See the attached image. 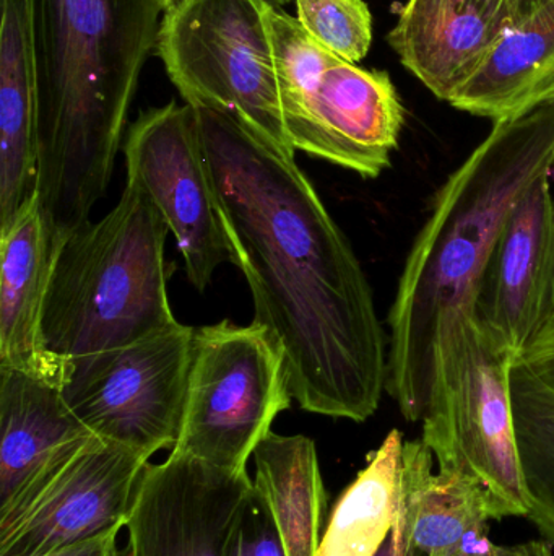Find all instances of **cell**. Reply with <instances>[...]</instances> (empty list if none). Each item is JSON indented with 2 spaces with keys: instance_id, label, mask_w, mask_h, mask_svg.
<instances>
[{
  "instance_id": "1",
  "label": "cell",
  "mask_w": 554,
  "mask_h": 556,
  "mask_svg": "<svg viewBox=\"0 0 554 556\" xmlns=\"http://www.w3.org/2000/svg\"><path fill=\"white\" fill-rule=\"evenodd\" d=\"M234 266L254 323L279 340L302 410L373 417L387 391L386 332L350 241L293 153L227 111L192 104Z\"/></svg>"
},
{
  "instance_id": "2",
  "label": "cell",
  "mask_w": 554,
  "mask_h": 556,
  "mask_svg": "<svg viewBox=\"0 0 554 556\" xmlns=\"http://www.w3.org/2000/svg\"><path fill=\"white\" fill-rule=\"evenodd\" d=\"M38 108L36 199L52 250L106 194L165 0H23Z\"/></svg>"
},
{
  "instance_id": "3",
  "label": "cell",
  "mask_w": 554,
  "mask_h": 556,
  "mask_svg": "<svg viewBox=\"0 0 554 556\" xmlns=\"http://www.w3.org/2000/svg\"><path fill=\"white\" fill-rule=\"evenodd\" d=\"M553 169L549 103L494 123L436 194L387 317V392L407 420L425 418L436 369L475 317L478 285L511 208Z\"/></svg>"
},
{
  "instance_id": "4",
  "label": "cell",
  "mask_w": 554,
  "mask_h": 556,
  "mask_svg": "<svg viewBox=\"0 0 554 556\" xmlns=\"http://www.w3.org/2000/svg\"><path fill=\"white\" fill-rule=\"evenodd\" d=\"M169 227L127 179L116 207L55 247L42 311V339L62 359L130 345L176 326L165 263Z\"/></svg>"
},
{
  "instance_id": "5",
  "label": "cell",
  "mask_w": 554,
  "mask_h": 556,
  "mask_svg": "<svg viewBox=\"0 0 554 556\" xmlns=\"http://www.w3.org/2000/svg\"><path fill=\"white\" fill-rule=\"evenodd\" d=\"M266 16L292 149L379 178L405 124L389 74L338 58L282 9L267 5Z\"/></svg>"
},
{
  "instance_id": "6",
  "label": "cell",
  "mask_w": 554,
  "mask_h": 556,
  "mask_svg": "<svg viewBox=\"0 0 554 556\" xmlns=\"http://www.w3.org/2000/svg\"><path fill=\"white\" fill-rule=\"evenodd\" d=\"M517 355L500 337L467 320L436 371L422 441L438 470L464 473L490 498L494 521L532 518L517 447L511 379Z\"/></svg>"
},
{
  "instance_id": "7",
  "label": "cell",
  "mask_w": 554,
  "mask_h": 556,
  "mask_svg": "<svg viewBox=\"0 0 554 556\" xmlns=\"http://www.w3.org/2000/svg\"><path fill=\"white\" fill-rule=\"evenodd\" d=\"M263 0H184L163 15L156 52L185 103L227 111L273 146L286 137Z\"/></svg>"
},
{
  "instance_id": "8",
  "label": "cell",
  "mask_w": 554,
  "mask_h": 556,
  "mask_svg": "<svg viewBox=\"0 0 554 556\" xmlns=\"http://www.w3.org/2000/svg\"><path fill=\"white\" fill-rule=\"evenodd\" d=\"M292 401L285 355L266 326L227 319L198 327L181 434L171 453L247 470V460Z\"/></svg>"
},
{
  "instance_id": "9",
  "label": "cell",
  "mask_w": 554,
  "mask_h": 556,
  "mask_svg": "<svg viewBox=\"0 0 554 556\" xmlns=\"http://www.w3.org/2000/svg\"><path fill=\"white\" fill-rule=\"evenodd\" d=\"M195 327L178 323L130 345L65 359L62 395L104 441L152 459L181 434Z\"/></svg>"
},
{
  "instance_id": "10",
  "label": "cell",
  "mask_w": 554,
  "mask_h": 556,
  "mask_svg": "<svg viewBox=\"0 0 554 556\" xmlns=\"http://www.w3.org/2000/svg\"><path fill=\"white\" fill-rule=\"evenodd\" d=\"M149 463L91 438L0 508V556H41L123 531Z\"/></svg>"
},
{
  "instance_id": "11",
  "label": "cell",
  "mask_w": 554,
  "mask_h": 556,
  "mask_svg": "<svg viewBox=\"0 0 554 556\" xmlns=\"http://www.w3.org/2000/svg\"><path fill=\"white\" fill-rule=\"evenodd\" d=\"M127 179L136 181L168 224L189 281L204 291L215 270L233 263L214 185L189 103L169 101L140 114L124 142Z\"/></svg>"
},
{
  "instance_id": "12",
  "label": "cell",
  "mask_w": 554,
  "mask_h": 556,
  "mask_svg": "<svg viewBox=\"0 0 554 556\" xmlns=\"http://www.w3.org/2000/svg\"><path fill=\"white\" fill-rule=\"evenodd\" d=\"M254 482L169 453L146 464L126 522L127 556H236L237 534Z\"/></svg>"
},
{
  "instance_id": "13",
  "label": "cell",
  "mask_w": 554,
  "mask_h": 556,
  "mask_svg": "<svg viewBox=\"0 0 554 556\" xmlns=\"http://www.w3.org/2000/svg\"><path fill=\"white\" fill-rule=\"evenodd\" d=\"M475 319L517 358L554 323V192L550 176L511 208L485 267Z\"/></svg>"
},
{
  "instance_id": "14",
  "label": "cell",
  "mask_w": 554,
  "mask_h": 556,
  "mask_svg": "<svg viewBox=\"0 0 554 556\" xmlns=\"http://www.w3.org/2000/svg\"><path fill=\"white\" fill-rule=\"evenodd\" d=\"M511 29L503 0H407L387 41L403 67L449 103Z\"/></svg>"
},
{
  "instance_id": "15",
  "label": "cell",
  "mask_w": 554,
  "mask_h": 556,
  "mask_svg": "<svg viewBox=\"0 0 554 556\" xmlns=\"http://www.w3.org/2000/svg\"><path fill=\"white\" fill-rule=\"evenodd\" d=\"M402 556H485L493 506L475 480L435 472V456L422 440L403 444Z\"/></svg>"
},
{
  "instance_id": "16",
  "label": "cell",
  "mask_w": 554,
  "mask_h": 556,
  "mask_svg": "<svg viewBox=\"0 0 554 556\" xmlns=\"http://www.w3.org/2000/svg\"><path fill=\"white\" fill-rule=\"evenodd\" d=\"M94 434L62 395V379L0 368V508Z\"/></svg>"
},
{
  "instance_id": "17",
  "label": "cell",
  "mask_w": 554,
  "mask_h": 556,
  "mask_svg": "<svg viewBox=\"0 0 554 556\" xmlns=\"http://www.w3.org/2000/svg\"><path fill=\"white\" fill-rule=\"evenodd\" d=\"M51 238L36 194L0 230V368L62 379L65 359L42 339V311L51 274Z\"/></svg>"
},
{
  "instance_id": "18",
  "label": "cell",
  "mask_w": 554,
  "mask_h": 556,
  "mask_svg": "<svg viewBox=\"0 0 554 556\" xmlns=\"http://www.w3.org/2000/svg\"><path fill=\"white\" fill-rule=\"evenodd\" d=\"M38 181V108L23 0H2L0 31V230Z\"/></svg>"
},
{
  "instance_id": "19",
  "label": "cell",
  "mask_w": 554,
  "mask_h": 556,
  "mask_svg": "<svg viewBox=\"0 0 554 556\" xmlns=\"http://www.w3.org/2000/svg\"><path fill=\"white\" fill-rule=\"evenodd\" d=\"M554 103V0L498 42L474 77L449 101L494 123Z\"/></svg>"
},
{
  "instance_id": "20",
  "label": "cell",
  "mask_w": 554,
  "mask_h": 556,
  "mask_svg": "<svg viewBox=\"0 0 554 556\" xmlns=\"http://www.w3.org/2000/svg\"><path fill=\"white\" fill-rule=\"evenodd\" d=\"M254 490L275 519L286 556H315L327 495L311 438L270 431L253 454Z\"/></svg>"
},
{
  "instance_id": "21",
  "label": "cell",
  "mask_w": 554,
  "mask_h": 556,
  "mask_svg": "<svg viewBox=\"0 0 554 556\" xmlns=\"http://www.w3.org/2000/svg\"><path fill=\"white\" fill-rule=\"evenodd\" d=\"M403 441L399 430L368 456L366 467L332 509L315 556H374L402 515Z\"/></svg>"
},
{
  "instance_id": "22",
  "label": "cell",
  "mask_w": 554,
  "mask_h": 556,
  "mask_svg": "<svg viewBox=\"0 0 554 556\" xmlns=\"http://www.w3.org/2000/svg\"><path fill=\"white\" fill-rule=\"evenodd\" d=\"M511 394L524 480L533 503L530 521L554 545V391L517 359Z\"/></svg>"
},
{
  "instance_id": "23",
  "label": "cell",
  "mask_w": 554,
  "mask_h": 556,
  "mask_svg": "<svg viewBox=\"0 0 554 556\" xmlns=\"http://www.w3.org/2000/svg\"><path fill=\"white\" fill-rule=\"evenodd\" d=\"M302 28L344 61L358 64L373 45V15L364 0H293Z\"/></svg>"
},
{
  "instance_id": "24",
  "label": "cell",
  "mask_w": 554,
  "mask_h": 556,
  "mask_svg": "<svg viewBox=\"0 0 554 556\" xmlns=\"http://www.w3.org/2000/svg\"><path fill=\"white\" fill-rule=\"evenodd\" d=\"M236 556H286L275 519L256 490L241 521Z\"/></svg>"
},
{
  "instance_id": "25",
  "label": "cell",
  "mask_w": 554,
  "mask_h": 556,
  "mask_svg": "<svg viewBox=\"0 0 554 556\" xmlns=\"http://www.w3.org/2000/svg\"><path fill=\"white\" fill-rule=\"evenodd\" d=\"M120 531L107 532L90 541L78 542L41 556H117V538Z\"/></svg>"
},
{
  "instance_id": "26",
  "label": "cell",
  "mask_w": 554,
  "mask_h": 556,
  "mask_svg": "<svg viewBox=\"0 0 554 556\" xmlns=\"http://www.w3.org/2000/svg\"><path fill=\"white\" fill-rule=\"evenodd\" d=\"M517 359L526 363V365L554 391V349H530Z\"/></svg>"
},
{
  "instance_id": "27",
  "label": "cell",
  "mask_w": 554,
  "mask_h": 556,
  "mask_svg": "<svg viewBox=\"0 0 554 556\" xmlns=\"http://www.w3.org/2000/svg\"><path fill=\"white\" fill-rule=\"evenodd\" d=\"M553 0H503L507 13H510L513 29L524 25L527 20L536 16L540 10L545 9Z\"/></svg>"
},
{
  "instance_id": "28",
  "label": "cell",
  "mask_w": 554,
  "mask_h": 556,
  "mask_svg": "<svg viewBox=\"0 0 554 556\" xmlns=\"http://www.w3.org/2000/svg\"><path fill=\"white\" fill-rule=\"evenodd\" d=\"M485 556H553L550 542L530 541L519 545H494Z\"/></svg>"
},
{
  "instance_id": "29",
  "label": "cell",
  "mask_w": 554,
  "mask_h": 556,
  "mask_svg": "<svg viewBox=\"0 0 554 556\" xmlns=\"http://www.w3.org/2000/svg\"><path fill=\"white\" fill-rule=\"evenodd\" d=\"M403 498V496H402ZM403 555V532H402V515H400L399 522L396 528L390 532L389 538L384 542L383 547L379 548L374 556H402Z\"/></svg>"
},
{
  "instance_id": "30",
  "label": "cell",
  "mask_w": 554,
  "mask_h": 556,
  "mask_svg": "<svg viewBox=\"0 0 554 556\" xmlns=\"http://www.w3.org/2000/svg\"><path fill=\"white\" fill-rule=\"evenodd\" d=\"M530 349H539V350H553L554 349V323L536 343H533ZM529 349V350H530Z\"/></svg>"
},
{
  "instance_id": "31",
  "label": "cell",
  "mask_w": 554,
  "mask_h": 556,
  "mask_svg": "<svg viewBox=\"0 0 554 556\" xmlns=\"http://www.w3.org/2000/svg\"><path fill=\"white\" fill-rule=\"evenodd\" d=\"M263 2L269 3V5L276 7V9H282L283 5L293 2V0H263Z\"/></svg>"
},
{
  "instance_id": "32",
  "label": "cell",
  "mask_w": 554,
  "mask_h": 556,
  "mask_svg": "<svg viewBox=\"0 0 554 556\" xmlns=\"http://www.w3.org/2000/svg\"><path fill=\"white\" fill-rule=\"evenodd\" d=\"M165 2H166V12H168V10L175 9V7H178L179 3L184 2V0H165Z\"/></svg>"
}]
</instances>
